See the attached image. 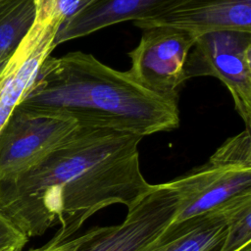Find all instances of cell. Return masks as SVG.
Segmentation results:
<instances>
[{
  "label": "cell",
  "instance_id": "14",
  "mask_svg": "<svg viewBox=\"0 0 251 251\" xmlns=\"http://www.w3.org/2000/svg\"><path fill=\"white\" fill-rule=\"evenodd\" d=\"M209 162L220 166L251 167V135L250 130L226 139L209 158Z\"/></svg>",
  "mask_w": 251,
  "mask_h": 251
},
{
  "label": "cell",
  "instance_id": "17",
  "mask_svg": "<svg viewBox=\"0 0 251 251\" xmlns=\"http://www.w3.org/2000/svg\"><path fill=\"white\" fill-rule=\"evenodd\" d=\"M100 229L101 227L91 228L85 233L70 239L65 238L57 231L55 235L47 242V249L45 251H76L82 244L97 234Z\"/></svg>",
  "mask_w": 251,
  "mask_h": 251
},
{
  "label": "cell",
  "instance_id": "8",
  "mask_svg": "<svg viewBox=\"0 0 251 251\" xmlns=\"http://www.w3.org/2000/svg\"><path fill=\"white\" fill-rule=\"evenodd\" d=\"M59 26L50 16L37 13L31 29L10 58L0 81V132L54 50Z\"/></svg>",
  "mask_w": 251,
  "mask_h": 251
},
{
  "label": "cell",
  "instance_id": "20",
  "mask_svg": "<svg viewBox=\"0 0 251 251\" xmlns=\"http://www.w3.org/2000/svg\"><path fill=\"white\" fill-rule=\"evenodd\" d=\"M47 249V243L39 248H36V249H31V250H28V251H45Z\"/></svg>",
  "mask_w": 251,
  "mask_h": 251
},
{
  "label": "cell",
  "instance_id": "21",
  "mask_svg": "<svg viewBox=\"0 0 251 251\" xmlns=\"http://www.w3.org/2000/svg\"><path fill=\"white\" fill-rule=\"evenodd\" d=\"M47 1H49V0H34V2H35V5H36V7H38L39 5H41V4H43V3L47 2Z\"/></svg>",
  "mask_w": 251,
  "mask_h": 251
},
{
  "label": "cell",
  "instance_id": "1",
  "mask_svg": "<svg viewBox=\"0 0 251 251\" xmlns=\"http://www.w3.org/2000/svg\"><path fill=\"white\" fill-rule=\"evenodd\" d=\"M142 138L79 126L39 163L0 180V210L28 238L59 225L57 231L68 239L106 207L130 210L154 186L140 170Z\"/></svg>",
  "mask_w": 251,
  "mask_h": 251
},
{
  "label": "cell",
  "instance_id": "13",
  "mask_svg": "<svg viewBox=\"0 0 251 251\" xmlns=\"http://www.w3.org/2000/svg\"><path fill=\"white\" fill-rule=\"evenodd\" d=\"M226 226L220 251H236L251 242V191L236 195L219 206Z\"/></svg>",
  "mask_w": 251,
  "mask_h": 251
},
{
  "label": "cell",
  "instance_id": "4",
  "mask_svg": "<svg viewBox=\"0 0 251 251\" xmlns=\"http://www.w3.org/2000/svg\"><path fill=\"white\" fill-rule=\"evenodd\" d=\"M142 30L138 44L127 54L130 68L126 73L149 92L177 105L187 80V56L198 35L169 25H152Z\"/></svg>",
  "mask_w": 251,
  "mask_h": 251
},
{
  "label": "cell",
  "instance_id": "9",
  "mask_svg": "<svg viewBox=\"0 0 251 251\" xmlns=\"http://www.w3.org/2000/svg\"><path fill=\"white\" fill-rule=\"evenodd\" d=\"M152 25L182 28L198 36L218 30L251 32V0H183L136 26Z\"/></svg>",
  "mask_w": 251,
  "mask_h": 251
},
{
  "label": "cell",
  "instance_id": "11",
  "mask_svg": "<svg viewBox=\"0 0 251 251\" xmlns=\"http://www.w3.org/2000/svg\"><path fill=\"white\" fill-rule=\"evenodd\" d=\"M226 234L219 207L200 216L171 223L142 251H220Z\"/></svg>",
  "mask_w": 251,
  "mask_h": 251
},
{
  "label": "cell",
  "instance_id": "16",
  "mask_svg": "<svg viewBox=\"0 0 251 251\" xmlns=\"http://www.w3.org/2000/svg\"><path fill=\"white\" fill-rule=\"evenodd\" d=\"M28 239L0 210V251H23Z\"/></svg>",
  "mask_w": 251,
  "mask_h": 251
},
{
  "label": "cell",
  "instance_id": "18",
  "mask_svg": "<svg viewBox=\"0 0 251 251\" xmlns=\"http://www.w3.org/2000/svg\"><path fill=\"white\" fill-rule=\"evenodd\" d=\"M236 251H251V242L245 244L244 246L240 247L239 249H237Z\"/></svg>",
  "mask_w": 251,
  "mask_h": 251
},
{
  "label": "cell",
  "instance_id": "7",
  "mask_svg": "<svg viewBox=\"0 0 251 251\" xmlns=\"http://www.w3.org/2000/svg\"><path fill=\"white\" fill-rule=\"evenodd\" d=\"M176 198L172 223L208 213L230 198L251 191V167L207 162L169 182Z\"/></svg>",
  "mask_w": 251,
  "mask_h": 251
},
{
  "label": "cell",
  "instance_id": "6",
  "mask_svg": "<svg viewBox=\"0 0 251 251\" xmlns=\"http://www.w3.org/2000/svg\"><path fill=\"white\" fill-rule=\"evenodd\" d=\"M176 198L167 182L152 190L133 208L123 223L102 226L76 251H142L173 222Z\"/></svg>",
  "mask_w": 251,
  "mask_h": 251
},
{
  "label": "cell",
  "instance_id": "19",
  "mask_svg": "<svg viewBox=\"0 0 251 251\" xmlns=\"http://www.w3.org/2000/svg\"><path fill=\"white\" fill-rule=\"evenodd\" d=\"M8 62H9V61H8ZM8 62L0 65V81H1V79H2V76H3V74H4V72H5V69H6V66H7Z\"/></svg>",
  "mask_w": 251,
  "mask_h": 251
},
{
  "label": "cell",
  "instance_id": "3",
  "mask_svg": "<svg viewBox=\"0 0 251 251\" xmlns=\"http://www.w3.org/2000/svg\"><path fill=\"white\" fill-rule=\"evenodd\" d=\"M187 79L214 76L229 91L234 109L251 127V32L218 30L197 37L185 65Z\"/></svg>",
  "mask_w": 251,
  "mask_h": 251
},
{
  "label": "cell",
  "instance_id": "2",
  "mask_svg": "<svg viewBox=\"0 0 251 251\" xmlns=\"http://www.w3.org/2000/svg\"><path fill=\"white\" fill-rule=\"evenodd\" d=\"M17 108L142 137L179 125L177 105L149 92L126 72L81 51L47 57Z\"/></svg>",
  "mask_w": 251,
  "mask_h": 251
},
{
  "label": "cell",
  "instance_id": "5",
  "mask_svg": "<svg viewBox=\"0 0 251 251\" xmlns=\"http://www.w3.org/2000/svg\"><path fill=\"white\" fill-rule=\"evenodd\" d=\"M70 118L37 115L18 108L0 132V180L30 169L77 129Z\"/></svg>",
  "mask_w": 251,
  "mask_h": 251
},
{
  "label": "cell",
  "instance_id": "15",
  "mask_svg": "<svg viewBox=\"0 0 251 251\" xmlns=\"http://www.w3.org/2000/svg\"><path fill=\"white\" fill-rule=\"evenodd\" d=\"M95 1L96 0H49V2L36 9L37 12L50 16L61 26L66 21Z\"/></svg>",
  "mask_w": 251,
  "mask_h": 251
},
{
  "label": "cell",
  "instance_id": "10",
  "mask_svg": "<svg viewBox=\"0 0 251 251\" xmlns=\"http://www.w3.org/2000/svg\"><path fill=\"white\" fill-rule=\"evenodd\" d=\"M183 0H96L59 27L54 46L99 29L132 21L135 25L172 9Z\"/></svg>",
  "mask_w": 251,
  "mask_h": 251
},
{
  "label": "cell",
  "instance_id": "12",
  "mask_svg": "<svg viewBox=\"0 0 251 251\" xmlns=\"http://www.w3.org/2000/svg\"><path fill=\"white\" fill-rule=\"evenodd\" d=\"M36 15L34 0H0V65L7 63L17 51Z\"/></svg>",
  "mask_w": 251,
  "mask_h": 251
}]
</instances>
